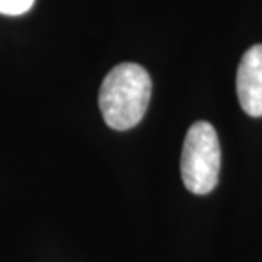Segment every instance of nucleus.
<instances>
[{
    "label": "nucleus",
    "mask_w": 262,
    "mask_h": 262,
    "mask_svg": "<svg viewBox=\"0 0 262 262\" xmlns=\"http://www.w3.org/2000/svg\"><path fill=\"white\" fill-rule=\"evenodd\" d=\"M151 96V78L143 67L119 63L99 91V107L109 128L124 131L143 119Z\"/></svg>",
    "instance_id": "1"
},
{
    "label": "nucleus",
    "mask_w": 262,
    "mask_h": 262,
    "mask_svg": "<svg viewBox=\"0 0 262 262\" xmlns=\"http://www.w3.org/2000/svg\"><path fill=\"white\" fill-rule=\"evenodd\" d=\"M222 148L216 129L208 121H198L187 129L181 157L184 186L192 194H208L218 184Z\"/></svg>",
    "instance_id": "2"
},
{
    "label": "nucleus",
    "mask_w": 262,
    "mask_h": 262,
    "mask_svg": "<svg viewBox=\"0 0 262 262\" xmlns=\"http://www.w3.org/2000/svg\"><path fill=\"white\" fill-rule=\"evenodd\" d=\"M237 94L240 106L249 116H262V45L252 46L240 60Z\"/></svg>",
    "instance_id": "3"
},
{
    "label": "nucleus",
    "mask_w": 262,
    "mask_h": 262,
    "mask_svg": "<svg viewBox=\"0 0 262 262\" xmlns=\"http://www.w3.org/2000/svg\"><path fill=\"white\" fill-rule=\"evenodd\" d=\"M34 0H0V14L20 15L33 7Z\"/></svg>",
    "instance_id": "4"
}]
</instances>
